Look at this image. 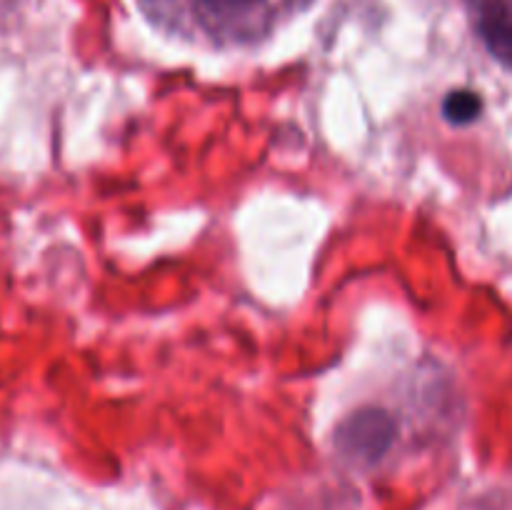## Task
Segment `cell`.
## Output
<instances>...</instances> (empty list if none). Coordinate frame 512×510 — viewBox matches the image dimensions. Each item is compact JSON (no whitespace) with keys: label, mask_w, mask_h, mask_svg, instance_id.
<instances>
[{"label":"cell","mask_w":512,"mask_h":510,"mask_svg":"<svg viewBox=\"0 0 512 510\" xmlns=\"http://www.w3.org/2000/svg\"><path fill=\"white\" fill-rule=\"evenodd\" d=\"M395 440V420L380 408H360L335 430V445L345 458L373 465Z\"/></svg>","instance_id":"obj_1"},{"label":"cell","mask_w":512,"mask_h":510,"mask_svg":"<svg viewBox=\"0 0 512 510\" xmlns=\"http://www.w3.org/2000/svg\"><path fill=\"white\" fill-rule=\"evenodd\" d=\"M480 35L500 63L512 68V18L500 3H488L480 15Z\"/></svg>","instance_id":"obj_2"},{"label":"cell","mask_w":512,"mask_h":510,"mask_svg":"<svg viewBox=\"0 0 512 510\" xmlns=\"http://www.w3.org/2000/svg\"><path fill=\"white\" fill-rule=\"evenodd\" d=\"M483 113V98L473 90H453L443 103V115L453 125H468Z\"/></svg>","instance_id":"obj_3"},{"label":"cell","mask_w":512,"mask_h":510,"mask_svg":"<svg viewBox=\"0 0 512 510\" xmlns=\"http://www.w3.org/2000/svg\"><path fill=\"white\" fill-rule=\"evenodd\" d=\"M263 0H200V5L210 10L215 15H240L253 10L255 5H260Z\"/></svg>","instance_id":"obj_4"}]
</instances>
